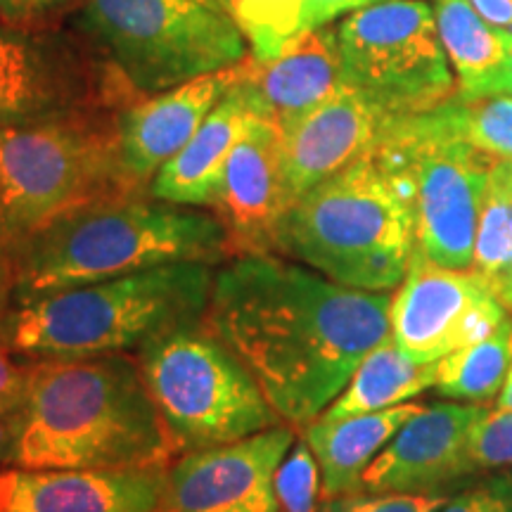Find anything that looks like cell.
<instances>
[{"instance_id": "d590c367", "label": "cell", "mask_w": 512, "mask_h": 512, "mask_svg": "<svg viewBox=\"0 0 512 512\" xmlns=\"http://www.w3.org/2000/svg\"><path fill=\"white\" fill-rule=\"evenodd\" d=\"M496 408H512V358H510V370L508 377H505V384L496 399Z\"/></svg>"}, {"instance_id": "74e56055", "label": "cell", "mask_w": 512, "mask_h": 512, "mask_svg": "<svg viewBox=\"0 0 512 512\" xmlns=\"http://www.w3.org/2000/svg\"><path fill=\"white\" fill-rule=\"evenodd\" d=\"M223 3H226V5H228V3H230V0H223Z\"/></svg>"}, {"instance_id": "4fadbf2b", "label": "cell", "mask_w": 512, "mask_h": 512, "mask_svg": "<svg viewBox=\"0 0 512 512\" xmlns=\"http://www.w3.org/2000/svg\"><path fill=\"white\" fill-rule=\"evenodd\" d=\"M280 422L230 444L171 460L159 512H280L275 475L297 441Z\"/></svg>"}, {"instance_id": "8992f818", "label": "cell", "mask_w": 512, "mask_h": 512, "mask_svg": "<svg viewBox=\"0 0 512 512\" xmlns=\"http://www.w3.org/2000/svg\"><path fill=\"white\" fill-rule=\"evenodd\" d=\"M119 112L93 110L0 128V252L60 216L140 195L119 155Z\"/></svg>"}, {"instance_id": "603a6c76", "label": "cell", "mask_w": 512, "mask_h": 512, "mask_svg": "<svg viewBox=\"0 0 512 512\" xmlns=\"http://www.w3.org/2000/svg\"><path fill=\"white\" fill-rule=\"evenodd\" d=\"M437 363L413 361L399 349L392 332L358 363L347 387L335 396L318 418L339 420L351 415L375 413L384 408L413 401L415 396L434 387Z\"/></svg>"}, {"instance_id": "9a60e30c", "label": "cell", "mask_w": 512, "mask_h": 512, "mask_svg": "<svg viewBox=\"0 0 512 512\" xmlns=\"http://www.w3.org/2000/svg\"><path fill=\"white\" fill-rule=\"evenodd\" d=\"M290 207L283 131L273 119L254 112L230 152L219 192L209 209L226 228L230 259L275 254L278 226Z\"/></svg>"}, {"instance_id": "5b68a950", "label": "cell", "mask_w": 512, "mask_h": 512, "mask_svg": "<svg viewBox=\"0 0 512 512\" xmlns=\"http://www.w3.org/2000/svg\"><path fill=\"white\" fill-rule=\"evenodd\" d=\"M413 252L411 204L375 147L297 197L275 238V254L366 292L396 290Z\"/></svg>"}, {"instance_id": "ba28073f", "label": "cell", "mask_w": 512, "mask_h": 512, "mask_svg": "<svg viewBox=\"0 0 512 512\" xmlns=\"http://www.w3.org/2000/svg\"><path fill=\"white\" fill-rule=\"evenodd\" d=\"M375 152L411 204L415 249L434 264L470 271L496 159L460 136L448 102L430 112L389 117Z\"/></svg>"}, {"instance_id": "2e32d148", "label": "cell", "mask_w": 512, "mask_h": 512, "mask_svg": "<svg viewBox=\"0 0 512 512\" xmlns=\"http://www.w3.org/2000/svg\"><path fill=\"white\" fill-rule=\"evenodd\" d=\"M169 465L76 470L3 467L0 512H159Z\"/></svg>"}, {"instance_id": "83f0119b", "label": "cell", "mask_w": 512, "mask_h": 512, "mask_svg": "<svg viewBox=\"0 0 512 512\" xmlns=\"http://www.w3.org/2000/svg\"><path fill=\"white\" fill-rule=\"evenodd\" d=\"M275 494L280 512H318L320 508V472L302 437L294 441L275 475Z\"/></svg>"}, {"instance_id": "1f68e13d", "label": "cell", "mask_w": 512, "mask_h": 512, "mask_svg": "<svg viewBox=\"0 0 512 512\" xmlns=\"http://www.w3.org/2000/svg\"><path fill=\"white\" fill-rule=\"evenodd\" d=\"M81 0H0V22L10 27H57Z\"/></svg>"}, {"instance_id": "4dcf8cb0", "label": "cell", "mask_w": 512, "mask_h": 512, "mask_svg": "<svg viewBox=\"0 0 512 512\" xmlns=\"http://www.w3.org/2000/svg\"><path fill=\"white\" fill-rule=\"evenodd\" d=\"M439 512H512V475L491 472L448 496Z\"/></svg>"}, {"instance_id": "ac0fdd59", "label": "cell", "mask_w": 512, "mask_h": 512, "mask_svg": "<svg viewBox=\"0 0 512 512\" xmlns=\"http://www.w3.org/2000/svg\"><path fill=\"white\" fill-rule=\"evenodd\" d=\"M387 121V114L373 102L342 83L335 95L285 131V178L292 202L368 155Z\"/></svg>"}, {"instance_id": "7a4b0ae2", "label": "cell", "mask_w": 512, "mask_h": 512, "mask_svg": "<svg viewBox=\"0 0 512 512\" xmlns=\"http://www.w3.org/2000/svg\"><path fill=\"white\" fill-rule=\"evenodd\" d=\"M176 460L133 354L31 361L10 465L117 470Z\"/></svg>"}, {"instance_id": "cb8c5ba5", "label": "cell", "mask_w": 512, "mask_h": 512, "mask_svg": "<svg viewBox=\"0 0 512 512\" xmlns=\"http://www.w3.org/2000/svg\"><path fill=\"white\" fill-rule=\"evenodd\" d=\"M373 3L382 0H230L228 8L247 38L249 55L264 62L306 31L328 27Z\"/></svg>"}, {"instance_id": "8d00e7d4", "label": "cell", "mask_w": 512, "mask_h": 512, "mask_svg": "<svg viewBox=\"0 0 512 512\" xmlns=\"http://www.w3.org/2000/svg\"><path fill=\"white\" fill-rule=\"evenodd\" d=\"M505 36H508V50H510V98H512V31H505Z\"/></svg>"}, {"instance_id": "e0dca14e", "label": "cell", "mask_w": 512, "mask_h": 512, "mask_svg": "<svg viewBox=\"0 0 512 512\" xmlns=\"http://www.w3.org/2000/svg\"><path fill=\"white\" fill-rule=\"evenodd\" d=\"M238 79L240 62L162 93L140 95L119 112V155L133 185L150 192L157 171L183 150Z\"/></svg>"}, {"instance_id": "3957f363", "label": "cell", "mask_w": 512, "mask_h": 512, "mask_svg": "<svg viewBox=\"0 0 512 512\" xmlns=\"http://www.w3.org/2000/svg\"><path fill=\"white\" fill-rule=\"evenodd\" d=\"M8 256L22 299L176 261L219 266L230 259V242L214 211L140 192L69 211L17 242Z\"/></svg>"}, {"instance_id": "52a82bcc", "label": "cell", "mask_w": 512, "mask_h": 512, "mask_svg": "<svg viewBox=\"0 0 512 512\" xmlns=\"http://www.w3.org/2000/svg\"><path fill=\"white\" fill-rule=\"evenodd\" d=\"M133 356L176 458L283 422L204 318L166 332Z\"/></svg>"}, {"instance_id": "484cf974", "label": "cell", "mask_w": 512, "mask_h": 512, "mask_svg": "<svg viewBox=\"0 0 512 512\" xmlns=\"http://www.w3.org/2000/svg\"><path fill=\"white\" fill-rule=\"evenodd\" d=\"M512 358V316L508 313L498 328L467 347L451 351L437 361L434 389L441 396L465 403L496 401L501 394Z\"/></svg>"}, {"instance_id": "f1b7e54d", "label": "cell", "mask_w": 512, "mask_h": 512, "mask_svg": "<svg viewBox=\"0 0 512 512\" xmlns=\"http://www.w3.org/2000/svg\"><path fill=\"white\" fill-rule=\"evenodd\" d=\"M470 463L479 477L512 475V408H486L470 432Z\"/></svg>"}, {"instance_id": "30bf717a", "label": "cell", "mask_w": 512, "mask_h": 512, "mask_svg": "<svg viewBox=\"0 0 512 512\" xmlns=\"http://www.w3.org/2000/svg\"><path fill=\"white\" fill-rule=\"evenodd\" d=\"M342 81L387 117L437 110L458 95L441 46L434 8L425 0H382L337 24Z\"/></svg>"}, {"instance_id": "d4e9b609", "label": "cell", "mask_w": 512, "mask_h": 512, "mask_svg": "<svg viewBox=\"0 0 512 512\" xmlns=\"http://www.w3.org/2000/svg\"><path fill=\"white\" fill-rule=\"evenodd\" d=\"M472 271L512 316V162L496 159L486 181Z\"/></svg>"}, {"instance_id": "4316f807", "label": "cell", "mask_w": 512, "mask_h": 512, "mask_svg": "<svg viewBox=\"0 0 512 512\" xmlns=\"http://www.w3.org/2000/svg\"><path fill=\"white\" fill-rule=\"evenodd\" d=\"M448 110L456 121L460 136L472 147L494 159L512 162V98L489 95V98L465 100L456 95L448 100Z\"/></svg>"}, {"instance_id": "8fae6325", "label": "cell", "mask_w": 512, "mask_h": 512, "mask_svg": "<svg viewBox=\"0 0 512 512\" xmlns=\"http://www.w3.org/2000/svg\"><path fill=\"white\" fill-rule=\"evenodd\" d=\"M140 95L83 31L0 22V128L124 110Z\"/></svg>"}, {"instance_id": "d6a6232c", "label": "cell", "mask_w": 512, "mask_h": 512, "mask_svg": "<svg viewBox=\"0 0 512 512\" xmlns=\"http://www.w3.org/2000/svg\"><path fill=\"white\" fill-rule=\"evenodd\" d=\"M27 373L29 366H19L8 342L0 335V415L19 413L27 394Z\"/></svg>"}, {"instance_id": "e575fe53", "label": "cell", "mask_w": 512, "mask_h": 512, "mask_svg": "<svg viewBox=\"0 0 512 512\" xmlns=\"http://www.w3.org/2000/svg\"><path fill=\"white\" fill-rule=\"evenodd\" d=\"M19 434V413L0 415V463H10Z\"/></svg>"}, {"instance_id": "d6986e66", "label": "cell", "mask_w": 512, "mask_h": 512, "mask_svg": "<svg viewBox=\"0 0 512 512\" xmlns=\"http://www.w3.org/2000/svg\"><path fill=\"white\" fill-rule=\"evenodd\" d=\"M240 76L252 93L256 112L273 119L280 131L302 121L342 86L337 27L311 29L297 36L273 60L240 62Z\"/></svg>"}, {"instance_id": "7402d4cb", "label": "cell", "mask_w": 512, "mask_h": 512, "mask_svg": "<svg viewBox=\"0 0 512 512\" xmlns=\"http://www.w3.org/2000/svg\"><path fill=\"white\" fill-rule=\"evenodd\" d=\"M434 17L460 98L508 95L510 50L505 29L486 22L470 0H434Z\"/></svg>"}, {"instance_id": "44dd1931", "label": "cell", "mask_w": 512, "mask_h": 512, "mask_svg": "<svg viewBox=\"0 0 512 512\" xmlns=\"http://www.w3.org/2000/svg\"><path fill=\"white\" fill-rule=\"evenodd\" d=\"M425 403L406 401L384 411L351 418H316L299 430L316 458L320 472V498H335L363 491V475Z\"/></svg>"}, {"instance_id": "9c48e42d", "label": "cell", "mask_w": 512, "mask_h": 512, "mask_svg": "<svg viewBox=\"0 0 512 512\" xmlns=\"http://www.w3.org/2000/svg\"><path fill=\"white\" fill-rule=\"evenodd\" d=\"M74 27L143 95L221 72L249 55L223 0H83Z\"/></svg>"}, {"instance_id": "6da1fadb", "label": "cell", "mask_w": 512, "mask_h": 512, "mask_svg": "<svg viewBox=\"0 0 512 512\" xmlns=\"http://www.w3.org/2000/svg\"><path fill=\"white\" fill-rule=\"evenodd\" d=\"M392 292L339 285L280 254L216 266L204 323L240 358L287 425L318 418L389 335Z\"/></svg>"}, {"instance_id": "7c38bea8", "label": "cell", "mask_w": 512, "mask_h": 512, "mask_svg": "<svg viewBox=\"0 0 512 512\" xmlns=\"http://www.w3.org/2000/svg\"><path fill=\"white\" fill-rule=\"evenodd\" d=\"M505 316L508 311L472 268L439 266L415 249L406 278L392 294L389 332L413 361L437 363L491 335Z\"/></svg>"}, {"instance_id": "ffe728a7", "label": "cell", "mask_w": 512, "mask_h": 512, "mask_svg": "<svg viewBox=\"0 0 512 512\" xmlns=\"http://www.w3.org/2000/svg\"><path fill=\"white\" fill-rule=\"evenodd\" d=\"M254 112V98L240 76L183 150L157 171L150 183V195L183 207L211 209L230 152Z\"/></svg>"}, {"instance_id": "f546056e", "label": "cell", "mask_w": 512, "mask_h": 512, "mask_svg": "<svg viewBox=\"0 0 512 512\" xmlns=\"http://www.w3.org/2000/svg\"><path fill=\"white\" fill-rule=\"evenodd\" d=\"M446 501V496L356 491V494L320 498L318 512H439Z\"/></svg>"}, {"instance_id": "836d02e7", "label": "cell", "mask_w": 512, "mask_h": 512, "mask_svg": "<svg viewBox=\"0 0 512 512\" xmlns=\"http://www.w3.org/2000/svg\"><path fill=\"white\" fill-rule=\"evenodd\" d=\"M486 22L498 29L512 31V0H470Z\"/></svg>"}, {"instance_id": "277c9868", "label": "cell", "mask_w": 512, "mask_h": 512, "mask_svg": "<svg viewBox=\"0 0 512 512\" xmlns=\"http://www.w3.org/2000/svg\"><path fill=\"white\" fill-rule=\"evenodd\" d=\"M216 264L176 261L147 271L19 299L5 318L12 354L91 358L136 354L166 332L204 318Z\"/></svg>"}, {"instance_id": "5bb4252c", "label": "cell", "mask_w": 512, "mask_h": 512, "mask_svg": "<svg viewBox=\"0 0 512 512\" xmlns=\"http://www.w3.org/2000/svg\"><path fill=\"white\" fill-rule=\"evenodd\" d=\"M489 406L434 403L413 415L363 475L375 494L453 496L479 475L470 463V432Z\"/></svg>"}]
</instances>
